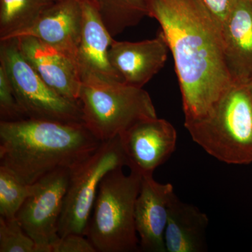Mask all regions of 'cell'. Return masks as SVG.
Here are the masks:
<instances>
[{
	"label": "cell",
	"instance_id": "obj_1",
	"mask_svg": "<svg viewBox=\"0 0 252 252\" xmlns=\"http://www.w3.org/2000/svg\"><path fill=\"white\" fill-rule=\"evenodd\" d=\"M175 61L185 123L203 117L233 81L223 34L198 0H149Z\"/></svg>",
	"mask_w": 252,
	"mask_h": 252
},
{
	"label": "cell",
	"instance_id": "obj_2",
	"mask_svg": "<svg viewBox=\"0 0 252 252\" xmlns=\"http://www.w3.org/2000/svg\"><path fill=\"white\" fill-rule=\"evenodd\" d=\"M101 142L83 124L31 118L0 122V166L33 185L58 169H72Z\"/></svg>",
	"mask_w": 252,
	"mask_h": 252
},
{
	"label": "cell",
	"instance_id": "obj_3",
	"mask_svg": "<svg viewBox=\"0 0 252 252\" xmlns=\"http://www.w3.org/2000/svg\"><path fill=\"white\" fill-rule=\"evenodd\" d=\"M195 143L220 161L252 162V87L233 83L203 117L185 123Z\"/></svg>",
	"mask_w": 252,
	"mask_h": 252
},
{
	"label": "cell",
	"instance_id": "obj_4",
	"mask_svg": "<svg viewBox=\"0 0 252 252\" xmlns=\"http://www.w3.org/2000/svg\"><path fill=\"white\" fill-rule=\"evenodd\" d=\"M81 75L83 123L101 142L120 135L141 121L158 117L152 98L143 89L93 73Z\"/></svg>",
	"mask_w": 252,
	"mask_h": 252
},
{
	"label": "cell",
	"instance_id": "obj_5",
	"mask_svg": "<svg viewBox=\"0 0 252 252\" xmlns=\"http://www.w3.org/2000/svg\"><path fill=\"white\" fill-rule=\"evenodd\" d=\"M142 179L134 171L126 175L120 167L101 182L86 232L97 252L138 251L135 207Z\"/></svg>",
	"mask_w": 252,
	"mask_h": 252
},
{
	"label": "cell",
	"instance_id": "obj_6",
	"mask_svg": "<svg viewBox=\"0 0 252 252\" xmlns=\"http://www.w3.org/2000/svg\"><path fill=\"white\" fill-rule=\"evenodd\" d=\"M125 166L127 160L117 136L101 142L94 152L71 169L59 221L60 237L69 233L86 235L101 182L109 172Z\"/></svg>",
	"mask_w": 252,
	"mask_h": 252
},
{
	"label": "cell",
	"instance_id": "obj_7",
	"mask_svg": "<svg viewBox=\"0 0 252 252\" xmlns=\"http://www.w3.org/2000/svg\"><path fill=\"white\" fill-rule=\"evenodd\" d=\"M0 63L26 117L84 124L80 104L63 97L41 79L20 51L16 38L0 41Z\"/></svg>",
	"mask_w": 252,
	"mask_h": 252
},
{
	"label": "cell",
	"instance_id": "obj_8",
	"mask_svg": "<svg viewBox=\"0 0 252 252\" xmlns=\"http://www.w3.org/2000/svg\"><path fill=\"white\" fill-rule=\"evenodd\" d=\"M71 169L60 168L36 182L34 193L18 210L16 218L37 245L38 252H51L61 237L59 225Z\"/></svg>",
	"mask_w": 252,
	"mask_h": 252
},
{
	"label": "cell",
	"instance_id": "obj_9",
	"mask_svg": "<svg viewBox=\"0 0 252 252\" xmlns=\"http://www.w3.org/2000/svg\"><path fill=\"white\" fill-rule=\"evenodd\" d=\"M130 171L142 177L166 162L177 145L174 126L165 119H146L131 126L119 136Z\"/></svg>",
	"mask_w": 252,
	"mask_h": 252
},
{
	"label": "cell",
	"instance_id": "obj_10",
	"mask_svg": "<svg viewBox=\"0 0 252 252\" xmlns=\"http://www.w3.org/2000/svg\"><path fill=\"white\" fill-rule=\"evenodd\" d=\"M16 39L25 59L41 79L63 97L80 104L81 75L77 60L32 36Z\"/></svg>",
	"mask_w": 252,
	"mask_h": 252
},
{
	"label": "cell",
	"instance_id": "obj_11",
	"mask_svg": "<svg viewBox=\"0 0 252 252\" xmlns=\"http://www.w3.org/2000/svg\"><path fill=\"white\" fill-rule=\"evenodd\" d=\"M169 51L161 31L154 39L137 42L114 39L109 51V60L122 83L143 89L164 67Z\"/></svg>",
	"mask_w": 252,
	"mask_h": 252
},
{
	"label": "cell",
	"instance_id": "obj_12",
	"mask_svg": "<svg viewBox=\"0 0 252 252\" xmlns=\"http://www.w3.org/2000/svg\"><path fill=\"white\" fill-rule=\"evenodd\" d=\"M174 194L171 184L158 183L153 175L142 177L135 207V227L142 251L167 252L164 236Z\"/></svg>",
	"mask_w": 252,
	"mask_h": 252
},
{
	"label": "cell",
	"instance_id": "obj_13",
	"mask_svg": "<svg viewBox=\"0 0 252 252\" xmlns=\"http://www.w3.org/2000/svg\"><path fill=\"white\" fill-rule=\"evenodd\" d=\"M82 18V0H58L41 14L31 28L15 38L32 36L77 61Z\"/></svg>",
	"mask_w": 252,
	"mask_h": 252
},
{
	"label": "cell",
	"instance_id": "obj_14",
	"mask_svg": "<svg viewBox=\"0 0 252 252\" xmlns=\"http://www.w3.org/2000/svg\"><path fill=\"white\" fill-rule=\"evenodd\" d=\"M227 67L233 83L252 81V4L235 0L221 29Z\"/></svg>",
	"mask_w": 252,
	"mask_h": 252
},
{
	"label": "cell",
	"instance_id": "obj_15",
	"mask_svg": "<svg viewBox=\"0 0 252 252\" xmlns=\"http://www.w3.org/2000/svg\"><path fill=\"white\" fill-rule=\"evenodd\" d=\"M82 26L77 52L81 74L93 73L120 81L109 60V51L114 37L89 0H82Z\"/></svg>",
	"mask_w": 252,
	"mask_h": 252
},
{
	"label": "cell",
	"instance_id": "obj_16",
	"mask_svg": "<svg viewBox=\"0 0 252 252\" xmlns=\"http://www.w3.org/2000/svg\"><path fill=\"white\" fill-rule=\"evenodd\" d=\"M206 214L191 204L181 201L174 194L169 205L165 230L167 252L206 251Z\"/></svg>",
	"mask_w": 252,
	"mask_h": 252
},
{
	"label": "cell",
	"instance_id": "obj_17",
	"mask_svg": "<svg viewBox=\"0 0 252 252\" xmlns=\"http://www.w3.org/2000/svg\"><path fill=\"white\" fill-rule=\"evenodd\" d=\"M52 0H0V41L14 39L31 28Z\"/></svg>",
	"mask_w": 252,
	"mask_h": 252
},
{
	"label": "cell",
	"instance_id": "obj_18",
	"mask_svg": "<svg viewBox=\"0 0 252 252\" xmlns=\"http://www.w3.org/2000/svg\"><path fill=\"white\" fill-rule=\"evenodd\" d=\"M113 37L149 16V0H89Z\"/></svg>",
	"mask_w": 252,
	"mask_h": 252
},
{
	"label": "cell",
	"instance_id": "obj_19",
	"mask_svg": "<svg viewBox=\"0 0 252 252\" xmlns=\"http://www.w3.org/2000/svg\"><path fill=\"white\" fill-rule=\"evenodd\" d=\"M36 187V183H24L6 167L0 166V217H16L18 210Z\"/></svg>",
	"mask_w": 252,
	"mask_h": 252
},
{
	"label": "cell",
	"instance_id": "obj_20",
	"mask_svg": "<svg viewBox=\"0 0 252 252\" xmlns=\"http://www.w3.org/2000/svg\"><path fill=\"white\" fill-rule=\"evenodd\" d=\"M0 252H38L37 245L17 218L0 217Z\"/></svg>",
	"mask_w": 252,
	"mask_h": 252
},
{
	"label": "cell",
	"instance_id": "obj_21",
	"mask_svg": "<svg viewBox=\"0 0 252 252\" xmlns=\"http://www.w3.org/2000/svg\"><path fill=\"white\" fill-rule=\"evenodd\" d=\"M0 118L1 122H15L26 119L20 107L5 68L0 63Z\"/></svg>",
	"mask_w": 252,
	"mask_h": 252
},
{
	"label": "cell",
	"instance_id": "obj_22",
	"mask_svg": "<svg viewBox=\"0 0 252 252\" xmlns=\"http://www.w3.org/2000/svg\"><path fill=\"white\" fill-rule=\"evenodd\" d=\"M51 252H97L86 235L69 233L53 245Z\"/></svg>",
	"mask_w": 252,
	"mask_h": 252
},
{
	"label": "cell",
	"instance_id": "obj_23",
	"mask_svg": "<svg viewBox=\"0 0 252 252\" xmlns=\"http://www.w3.org/2000/svg\"><path fill=\"white\" fill-rule=\"evenodd\" d=\"M222 29L233 9L235 0H198Z\"/></svg>",
	"mask_w": 252,
	"mask_h": 252
},
{
	"label": "cell",
	"instance_id": "obj_24",
	"mask_svg": "<svg viewBox=\"0 0 252 252\" xmlns=\"http://www.w3.org/2000/svg\"><path fill=\"white\" fill-rule=\"evenodd\" d=\"M250 85H251L252 87V81H251V82L250 83Z\"/></svg>",
	"mask_w": 252,
	"mask_h": 252
},
{
	"label": "cell",
	"instance_id": "obj_25",
	"mask_svg": "<svg viewBox=\"0 0 252 252\" xmlns=\"http://www.w3.org/2000/svg\"><path fill=\"white\" fill-rule=\"evenodd\" d=\"M52 1H58V0H52Z\"/></svg>",
	"mask_w": 252,
	"mask_h": 252
},
{
	"label": "cell",
	"instance_id": "obj_26",
	"mask_svg": "<svg viewBox=\"0 0 252 252\" xmlns=\"http://www.w3.org/2000/svg\"><path fill=\"white\" fill-rule=\"evenodd\" d=\"M250 1H251L252 4V0H250Z\"/></svg>",
	"mask_w": 252,
	"mask_h": 252
}]
</instances>
